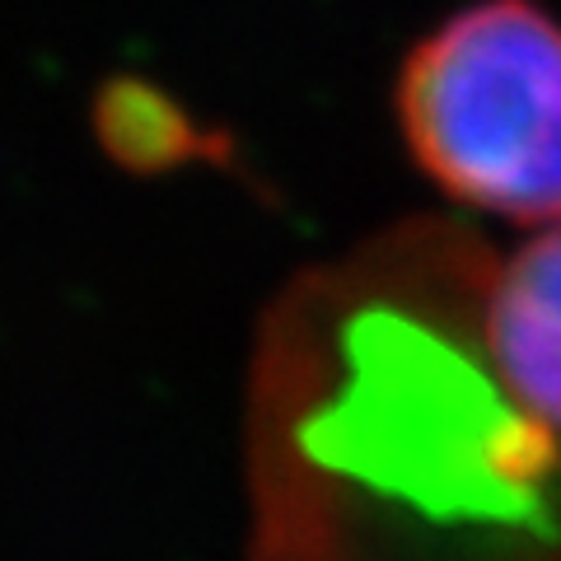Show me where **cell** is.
Segmentation results:
<instances>
[{"mask_svg":"<svg viewBox=\"0 0 561 561\" xmlns=\"http://www.w3.org/2000/svg\"><path fill=\"white\" fill-rule=\"evenodd\" d=\"M496 253L402 220L272 305L253 561H561V412L501 360Z\"/></svg>","mask_w":561,"mask_h":561,"instance_id":"cell-1","label":"cell"},{"mask_svg":"<svg viewBox=\"0 0 561 561\" xmlns=\"http://www.w3.org/2000/svg\"><path fill=\"white\" fill-rule=\"evenodd\" d=\"M416 169L454 202L519 225L561 220V20L478 0L435 24L393 84Z\"/></svg>","mask_w":561,"mask_h":561,"instance_id":"cell-2","label":"cell"}]
</instances>
